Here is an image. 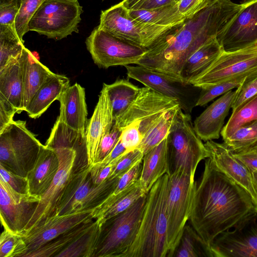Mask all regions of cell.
<instances>
[{
	"label": "cell",
	"mask_w": 257,
	"mask_h": 257,
	"mask_svg": "<svg viewBox=\"0 0 257 257\" xmlns=\"http://www.w3.org/2000/svg\"><path fill=\"white\" fill-rule=\"evenodd\" d=\"M242 6L231 0H210L194 16L148 48L137 65L182 80L181 70L189 57L205 43L216 38Z\"/></svg>",
	"instance_id": "obj_1"
},
{
	"label": "cell",
	"mask_w": 257,
	"mask_h": 257,
	"mask_svg": "<svg viewBox=\"0 0 257 257\" xmlns=\"http://www.w3.org/2000/svg\"><path fill=\"white\" fill-rule=\"evenodd\" d=\"M254 211L249 194L207 158L196 181L189 219L201 237L210 244L220 234Z\"/></svg>",
	"instance_id": "obj_2"
},
{
	"label": "cell",
	"mask_w": 257,
	"mask_h": 257,
	"mask_svg": "<svg viewBox=\"0 0 257 257\" xmlns=\"http://www.w3.org/2000/svg\"><path fill=\"white\" fill-rule=\"evenodd\" d=\"M170 176L159 178L147 194V199L137 236L121 257H167V204Z\"/></svg>",
	"instance_id": "obj_3"
},
{
	"label": "cell",
	"mask_w": 257,
	"mask_h": 257,
	"mask_svg": "<svg viewBox=\"0 0 257 257\" xmlns=\"http://www.w3.org/2000/svg\"><path fill=\"white\" fill-rule=\"evenodd\" d=\"M167 142L170 175L180 170L195 180L199 163L209 155L194 130L190 114L180 108L167 136Z\"/></svg>",
	"instance_id": "obj_4"
},
{
	"label": "cell",
	"mask_w": 257,
	"mask_h": 257,
	"mask_svg": "<svg viewBox=\"0 0 257 257\" xmlns=\"http://www.w3.org/2000/svg\"><path fill=\"white\" fill-rule=\"evenodd\" d=\"M146 199L145 194L125 211L103 223L93 257H121L137 236Z\"/></svg>",
	"instance_id": "obj_5"
},
{
	"label": "cell",
	"mask_w": 257,
	"mask_h": 257,
	"mask_svg": "<svg viewBox=\"0 0 257 257\" xmlns=\"http://www.w3.org/2000/svg\"><path fill=\"white\" fill-rule=\"evenodd\" d=\"M43 145L27 128L25 121L13 120L0 132V164L27 177Z\"/></svg>",
	"instance_id": "obj_6"
},
{
	"label": "cell",
	"mask_w": 257,
	"mask_h": 257,
	"mask_svg": "<svg viewBox=\"0 0 257 257\" xmlns=\"http://www.w3.org/2000/svg\"><path fill=\"white\" fill-rule=\"evenodd\" d=\"M119 177L99 184L91 179L90 166L75 169L60 200L55 215H65L98 207L115 189Z\"/></svg>",
	"instance_id": "obj_7"
},
{
	"label": "cell",
	"mask_w": 257,
	"mask_h": 257,
	"mask_svg": "<svg viewBox=\"0 0 257 257\" xmlns=\"http://www.w3.org/2000/svg\"><path fill=\"white\" fill-rule=\"evenodd\" d=\"M82 12L78 0H47L31 19L28 29L60 40L78 33Z\"/></svg>",
	"instance_id": "obj_8"
},
{
	"label": "cell",
	"mask_w": 257,
	"mask_h": 257,
	"mask_svg": "<svg viewBox=\"0 0 257 257\" xmlns=\"http://www.w3.org/2000/svg\"><path fill=\"white\" fill-rule=\"evenodd\" d=\"M196 181L182 170L170 175L167 204L168 220L167 257H173L184 228L189 220Z\"/></svg>",
	"instance_id": "obj_9"
},
{
	"label": "cell",
	"mask_w": 257,
	"mask_h": 257,
	"mask_svg": "<svg viewBox=\"0 0 257 257\" xmlns=\"http://www.w3.org/2000/svg\"><path fill=\"white\" fill-rule=\"evenodd\" d=\"M178 106L175 100L149 87H142L132 104L114 120L113 125L121 130L135 131L143 138L168 111Z\"/></svg>",
	"instance_id": "obj_10"
},
{
	"label": "cell",
	"mask_w": 257,
	"mask_h": 257,
	"mask_svg": "<svg viewBox=\"0 0 257 257\" xmlns=\"http://www.w3.org/2000/svg\"><path fill=\"white\" fill-rule=\"evenodd\" d=\"M98 26L113 35L148 48L176 26H160L139 21L130 15L128 10L120 2L101 11Z\"/></svg>",
	"instance_id": "obj_11"
},
{
	"label": "cell",
	"mask_w": 257,
	"mask_h": 257,
	"mask_svg": "<svg viewBox=\"0 0 257 257\" xmlns=\"http://www.w3.org/2000/svg\"><path fill=\"white\" fill-rule=\"evenodd\" d=\"M86 48L94 63L107 69L136 64L147 48L106 32L97 26L86 38Z\"/></svg>",
	"instance_id": "obj_12"
},
{
	"label": "cell",
	"mask_w": 257,
	"mask_h": 257,
	"mask_svg": "<svg viewBox=\"0 0 257 257\" xmlns=\"http://www.w3.org/2000/svg\"><path fill=\"white\" fill-rule=\"evenodd\" d=\"M257 73V42L233 51H223L213 64L190 83L207 88L230 79Z\"/></svg>",
	"instance_id": "obj_13"
},
{
	"label": "cell",
	"mask_w": 257,
	"mask_h": 257,
	"mask_svg": "<svg viewBox=\"0 0 257 257\" xmlns=\"http://www.w3.org/2000/svg\"><path fill=\"white\" fill-rule=\"evenodd\" d=\"M124 67L128 78L175 100L184 112L191 114L196 106L201 88L141 66L128 65Z\"/></svg>",
	"instance_id": "obj_14"
},
{
	"label": "cell",
	"mask_w": 257,
	"mask_h": 257,
	"mask_svg": "<svg viewBox=\"0 0 257 257\" xmlns=\"http://www.w3.org/2000/svg\"><path fill=\"white\" fill-rule=\"evenodd\" d=\"M211 243L214 257H257V212L255 211Z\"/></svg>",
	"instance_id": "obj_15"
},
{
	"label": "cell",
	"mask_w": 257,
	"mask_h": 257,
	"mask_svg": "<svg viewBox=\"0 0 257 257\" xmlns=\"http://www.w3.org/2000/svg\"><path fill=\"white\" fill-rule=\"evenodd\" d=\"M41 197L15 190L0 179L1 221L5 230L19 234L25 231Z\"/></svg>",
	"instance_id": "obj_16"
},
{
	"label": "cell",
	"mask_w": 257,
	"mask_h": 257,
	"mask_svg": "<svg viewBox=\"0 0 257 257\" xmlns=\"http://www.w3.org/2000/svg\"><path fill=\"white\" fill-rule=\"evenodd\" d=\"M94 209L65 215H54L46 218L32 229L19 233L25 240L27 249L23 257L38 249L62 233L94 219Z\"/></svg>",
	"instance_id": "obj_17"
},
{
	"label": "cell",
	"mask_w": 257,
	"mask_h": 257,
	"mask_svg": "<svg viewBox=\"0 0 257 257\" xmlns=\"http://www.w3.org/2000/svg\"><path fill=\"white\" fill-rule=\"evenodd\" d=\"M242 8L216 38L224 51L237 50L257 42V0H245Z\"/></svg>",
	"instance_id": "obj_18"
},
{
	"label": "cell",
	"mask_w": 257,
	"mask_h": 257,
	"mask_svg": "<svg viewBox=\"0 0 257 257\" xmlns=\"http://www.w3.org/2000/svg\"><path fill=\"white\" fill-rule=\"evenodd\" d=\"M204 146L215 166L230 179L242 187L250 196L255 205L257 193L252 174L247 168L234 157L224 143L213 140L206 142Z\"/></svg>",
	"instance_id": "obj_19"
},
{
	"label": "cell",
	"mask_w": 257,
	"mask_h": 257,
	"mask_svg": "<svg viewBox=\"0 0 257 257\" xmlns=\"http://www.w3.org/2000/svg\"><path fill=\"white\" fill-rule=\"evenodd\" d=\"M113 123L111 104L103 85L94 112L86 127L87 166L95 163L100 143L111 131Z\"/></svg>",
	"instance_id": "obj_20"
},
{
	"label": "cell",
	"mask_w": 257,
	"mask_h": 257,
	"mask_svg": "<svg viewBox=\"0 0 257 257\" xmlns=\"http://www.w3.org/2000/svg\"><path fill=\"white\" fill-rule=\"evenodd\" d=\"M237 92L230 90L211 103L194 122V128L198 136L205 142L219 138L224 120Z\"/></svg>",
	"instance_id": "obj_21"
},
{
	"label": "cell",
	"mask_w": 257,
	"mask_h": 257,
	"mask_svg": "<svg viewBox=\"0 0 257 257\" xmlns=\"http://www.w3.org/2000/svg\"><path fill=\"white\" fill-rule=\"evenodd\" d=\"M60 114L58 119L69 127L85 135L87 109L85 89L75 83L61 95Z\"/></svg>",
	"instance_id": "obj_22"
},
{
	"label": "cell",
	"mask_w": 257,
	"mask_h": 257,
	"mask_svg": "<svg viewBox=\"0 0 257 257\" xmlns=\"http://www.w3.org/2000/svg\"><path fill=\"white\" fill-rule=\"evenodd\" d=\"M59 166L55 150L43 145L33 167L27 176L28 194L42 196L51 184Z\"/></svg>",
	"instance_id": "obj_23"
},
{
	"label": "cell",
	"mask_w": 257,
	"mask_h": 257,
	"mask_svg": "<svg viewBox=\"0 0 257 257\" xmlns=\"http://www.w3.org/2000/svg\"><path fill=\"white\" fill-rule=\"evenodd\" d=\"M24 49L19 57L11 61L0 69V96L13 105L18 113L24 111Z\"/></svg>",
	"instance_id": "obj_24"
},
{
	"label": "cell",
	"mask_w": 257,
	"mask_h": 257,
	"mask_svg": "<svg viewBox=\"0 0 257 257\" xmlns=\"http://www.w3.org/2000/svg\"><path fill=\"white\" fill-rule=\"evenodd\" d=\"M140 186L147 194L156 182L165 174L170 176L167 137L144 155Z\"/></svg>",
	"instance_id": "obj_25"
},
{
	"label": "cell",
	"mask_w": 257,
	"mask_h": 257,
	"mask_svg": "<svg viewBox=\"0 0 257 257\" xmlns=\"http://www.w3.org/2000/svg\"><path fill=\"white\" fill-rule=\"evenodd\" d=\"M224 51L216 38L205 43L187 60L181 72V80L187 83L204 73Z\"/></svg>",
	"instance_id": "obj_26"
},
{
	"label": "cell",
	"mask_w": 257,
	"mask_h": 257,
	"mask_svg": "<svg viewBox=\"0 0 257 257\" xmlns=\"http://www.w3.org/2000/svg\"><path fill=\"white\" fill-rule=\"evenodd\" d=\"M66 76L55 74L38 90L27 106L26 111L31 118L40 117L53 101L58 100L62 93L70 86Z\"/></svg>",
	"instance_id": "obj_27"
},
{
	"label": "cell",
	"mask_w": 257,
	"mask_h": 257,
	"mask_svg": "<svg viewBox=\"0 0 257 257\" xmlns=\"http://www.w3.org/2000/svg\"><path fill=\"white\" fill-rule=\"evenodd\" d=\"M23 66L24 111L35 94L55 73L42 64L26 47Z\"/></svg>",
	"instance_id": "obj_28"
},
{
	"label": "cell",
	"mask_w": 257,
	"mask_h": 257,
	"mask_svg": "<svg viewBox=\"0 0 257 257\" xmlns=\"http://www.w3.org/2000/svg\"><path fill=\"white\" fill-rule=\"evenodd\" d=\"M140 180L133 186L117 195H109L98 207L94 209V219L100 218L104 222L109 218L125 211L143 195Z\"/></svg>",
	"instance_id": "obj_29"
},
{
	"label": "cell",
	"mask_w": 257,
	"mask_h": 257,
	"mask_svg": "<svg viewBox=\"0 0 257 257\" xmlns=\"http://www.w3.org/2000/svg\"><path fill=\"white\" fill-rule=\"evenodd\" d=\"M106 88L112 108L114 121L123 113L137 97L140 88L128 79H118L113 83L103 84Z\"/></svg>",
	"instance_id": "obj_30"
},
{
	"label": "cell",
	"mask_w": 257,
	"mask_h": 257,
	"mask_svg": "<svg viewBox=\"0 0 257 257\" xmlns=\"http://www.w3.org/2000/svg\"><path fill=\"white\" fill-rule=\"evenodd\" d=\"M104 221L96 219L91 226L56 257H93Z\"/></svg>",
	"instance_id": "obj_31"
},
{
	"label": "cell",
	"mask_w": 257,
	"mask_h": 257,
	"mask_svg": "<svg viewBox=\"0 0 257 257\" xmlns=\"http://www.w3.org/2000/svg\"><path fill=\"white\" fill-rule=\"evenodd\" d=\"M128 11L130 15L136 20L152 25L175 26L185 21L179 12L178 3L151 9Z\"/></svg>",
	"instance_id": "obj_32"
},
{
	"label": "cell",
	"mask_w": 257,
	"mask_h": 257,
	"mask_svg": "<svg viewBox=\"0 0 257 257\" xmlns=\"http://www.w3.org/2000/svg\"><path fill=\"white\" fill-rule=\"evenodd\" d=\"M173 257H214L210 245L191 225L185 226Z\"/></svg>",
	"instance_id": "obj_33"
},
{
	"label": "cell",
	"mask_w": 257,
	"mask_h": 257,
	"mask_svg": "<svg viewBox=\"0 0 257 257\" xmlns=\"http://www.w3.org/2000/svg\"><path fill=\"white\" fill-rule=\"evenodd\" d=\"M93 220L80 224L62 233L38 249L29 253L27 257L56 256L78 237L85 232L93 223Z\"/></svg>",
	"instance_id": "obj_34"
},
{
	"label": "cell",
	"mask_w": 257,
	"mask_h": 257,
	"mask_svg": "<svg viewBox=\"0 0 257 257\" xmlns=\"http://www.w3.org/2000/svg\"><path fill=\"white\" fill-rule=\"evenodd\" d=\"M257 120V94L234 111L221 132L223 140L241 126Z\"/></svg>",
	"instance_id": "obj_35"
},
{
	"label": "cell",
	"mask_w": 257,
	"mask_h": 257,
	"mask_svg": "<svg viewBox=\"0 0 257 257\" xmlns=\"http://www.w3.org/2000/svg\"><path fill=\"white\" fill-rule=\"evenodd\" d=\"M179 106L168 111L164 117L143 137L137 147L144 155L160 144L168 136Z\"/></svg>",
	"instance_id": "obj_36"
},
{
	"label": "cell",
	"mask_w": 257,
	"mask_h": 257,
	"mask_svg": "<svg viewBox=\"0 0 257 257\" xmlns=\"http://www.w3.org/2000/svg\"><path fill=\"white\" fill-rule=\"evenodd\" d=\"M25 48L15 28L0 26V69L19 57Z\"/></svg>",
	"instance_id": "obj_37"
},
{
	"label": "cell",
	"mask_w": 257,
	"mask_h": 257,
	"mask_svg": "<svg viewBox=\"0 0 257 257\" xmlns=\"http://www.w3.org/2000/svg\"><path fill=\"white\" fill-rule=\"evenodd\" d=\"M257 141V120L239 127L223 143L234 153L248 149Z\"/></svg>",
	"instance_id": "obj_38"
},
{
	"label": "cell",
	"mask_w": 257,
	"mask_h": 257,
	"mask_svg": "<svg viewBox=\"0 0 257 257\" xmlns=\"http://www.w3.org/2000/svg\"><path fill=\"white\" fill-rule=\"evenodd\" d=\"M257 73L241 75L222 82L207 88L201 89L196 106H202L220 95L237 88L249 77Z\"/></svg>",
	"instance_id": "obj_39"
},
{
	"label": "cell",
	"mask_w": 257,
	"mask_h": 257,
	"mask_svg": "<svg viewBox=\"0 0 257 257\" xmlns=\"http://www.w3.org/2000/svg\"><path fill=\"white\" fill-rule=\"evenodd\" d=\"M47 0H22L15 21V30L23 42V37L28 32L29 23L41 6Z\"/></svg>",
	"instance_id": "obj_40"
},
{
	"label": "cell",
	"mask_w": 257,
	"mask_h": 257,
	"mask_svg": "<svg viewBox=\"0 0 257 257\" xmlns=\"http://www.w3.org/2000/svg\"><path fill=\"white\" fill-rule=\"evenodd\" d=\"M27 249L23 238L5 230L0 236V257H23Z\"/></svg>",
	"instance_id": "obj_41"
},
{
	"label": "cell",
	"mask_w": 257,
	"mask_h": 257,
	"mask_svg": "<svg viewBox=\"0 0 257 257\" xmlns=\"http://www.w3.org/2000/svg\"><path fill=\"white\" fill-rule=\"evenodd\" d=\"M237 92L232 105V111L257 94V75H252L237 88Z\"/></svg>",
	"instance_id": "obj_42"
},
{
	"label": "cell",
	"mask_w": 257,
	"mask_h": 257,
	"mask_svg": "<svg viewBox=\"0 0 257 257\" xmlns=\"http://www.w3.org/2000/svg\"><path fill=\"white\" fill-rule=\"evenodd\" d=\"M144 154L139 149L128 152L118 161L109 177H120L137 163L142 161Z\"/></svg>",
	"instance_id": "obj_43"
},
{
	"label": "cell",
	"mask_w": 257,
	"mask_h": 257,
	"mask_svg": "<svg viewBox=\"0 0 257 257\" xmlns=\"http://www.w3.org/2000/svg\"><path fill=\"white\" fill-rule=\"evenodd\" d=\"M142 170V161L137 163L119 179L112 195H115L133 186L140 180Z\"/></svg>",
	"instance_id": "obj_44"
},
{
	"label": "cell",
	"mask_w": 257,
	"mask_h": 257,
	"mask_svg": "<svg viewBox=\"0 0 257 257\" xmlns=\"http://www.w3.org/2000/svg\"><path fill=\"white\" fill-rule=\"evenodd\" d=\"M121 133V130L113 125L111 131L100 143L95 163L101 161L109 154L119 141Z\"/></svg>",
	"instance_id": "obj_45"
},
{
	"label": "cell",
	"mask_w": 257,
	"mask_h": 257,
	"mask_svg": "<svg viewBox=\"0 0 257 257\" xmlns=\"http://www.w3.org/2000/svg\"><path fill=\"white\" fill-rule=\"evenodd\" d=\"M128 152L122 154L110 163L104 165L100 162L90 165V174L95 184H99L109 178L120 159Z\"/></svg>",
	"instance_id": "obj_46"
},
{
	"label": "cell",
	"mask_w": 257,
	"mask_h": 257,
	"mask_svg": "<svg viewBox=\"0 0 257 257\" xmlns=\"http://www.w3.org/2000/svg\"><path fill=\"white\" fill-rule=\"evenodd\" d=\"M0 179L8 183L16 191L28 194L27 177L19 176L0 164Z\"/></svg>",
	"instance_id": "obj_47"
},
{
	"label": "cell",
	"mask_w": 257,
	"mask_h": 257,
	"mask_svg": "<svg viewBox=\"0 0 257 257\" xmlns=\"http://www.w3.org/2000/svg\"><path fill=\"white\" fill-rule=\"evenodd\" d=\"M210 0H180L178 3L179 12L185 19L190 18L203 9Z\"/></svg>",
	"instance_id": "obj_48"
},
{
	"label": "cell",
	"mask_w": 257,
	"mask_h": 257,
	"mask_svg": "<svg viewBox=\"0 0 257 257\" xmlns=\"http://www.w3.org/2000/svg\"><path fill=\"white\" fill-rule=\"evenodd\" d=\"M20 5L17 4L0 6V26L15 29V21Z\"/></svg>",
	"instance_id": "obj_49"
},
{
	"label": "cell",
	"mask_w": 257,
	"mask_h": 257,
	"mask_svg": "<svg viewBox=\"0 0 257 257\" xmlns=\"http://www.w3.org/2000/svg\"><path fill=\"white\" fill-rule=\"evenodd\" d=\"M18 110L6 99L0 96V132L13 121Z\"/></svg>",
	"instance_id": "obj_50"
},
{
	"label": "cell",
	"mask_w": 257,
	"mask_h": 257,
	"mask_svg": "<svg viewBox=\"0 0 257 257\" xmlns=\"http://www.w3.org/2000/svg\"><path fill=\"white\" fill-rule=\"evenodd\" d=\"M235 157L241 161L251 173L257 171V151L248 149L237 153H232Z\"/></svg>",
	"instance_id": "obj_51"
},
{
	"label": "cell",
	"mask_w": 257,
	"mask_h": 257,
	"mask_svg": "<svg viewBox=\"0 0 257 257\" xmlns=\"http://www.w3.org/2000/svg\"><path fill=\"white\" fill-rule=\"evenodd\" d=\"M127 152L128 151H127L119 140L109 154L103 160L99 162L104 165L108 164Z\"/></svg>",
	"instance_id": "obj_52"
},
{
	"label": "cell",
	"mask_w": 257,
	"mask_h": 257,
	"mask_svg": "<svg viewBox=\"0 0 257 257\" xmlns=\"http://www.w3.org/2000/svg\"><path fill=\"white\" fill-rule=\"evenodd\" d=\"M180 0H147L137 9H151L177 4Z\"/></svg>",
	"instance_id": "obj_53"
},
{
	"label": "cell",
	"mask_w": 257,
	"mask_h": 257,
	"mask_svg": "<svg viewBox=\"0 0 257 257\" xmlns=\"http://www.w3.org/2000/svg\"><path fill=\"white\" fill-rule=\"evenodd\" d=\"M147 0H123L122 5L128 10H137L139 7Z\"/></svg>",
	"instance_id": "obj_54"
},
{
	"label": "cell",
	"mask_w": 257,
	"mask_h": 257,
	"mask_svg": "<svg viewBox=\"0 0 257 257\" xmlns=\"http://www.w3.org/2000/svg\"><path fill=\"white\" fill-rule=\"evenodd\" d=\"M21 1L22 0H0V6L11 4H17L21 6Z\"/></svg>",
	"instance_id": "obj_55"
},
{
	"label": "cell",
	"mask_w": 257,
	"mask_h": 257,
	"mask_svg": "<svg viewBox=\"0 0 257 257\" xmlns=\"http://www.w3.org/2000/svg\"><path fill=\"white\" fill-rule=\"evenodd\" d=\"M251 174L255 185L257 186V171H254Z\"/></svg>",
	"instance_id": "obj_56"
},
{
	"label": "cell",
	"mask_w": 257,
	"mask_h": 257,
	"mask_svg": "<svg viewBox=\"0 0 257 257\" xmlns=\"http://www.w3.org/2000/svg\"><path fill=\"white\" fill-rule=\"evenodd\" d=\"M248 149L253 150L257 151V141L252 144Z\"/></svg>",
	"instance_id": "obj_57"
},
{
	"label": "cell",
	"mask_w": 257,
	"mask_h": 257,
	"mask_svg": "<svg viewBox=\"0 0 257 257\" xmlns=\"http://www.w3.org/2000/svg\"><path fill=\"white\" fill-rule=\"evenodd\" d=\"M255 189H256V192L257 193V186H255ZM254 210H255V211L257 212V202H256V204L254 205Z\"/></svg>",
	"instance_id": "obj_58"
}]
</instances>
